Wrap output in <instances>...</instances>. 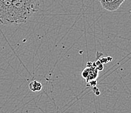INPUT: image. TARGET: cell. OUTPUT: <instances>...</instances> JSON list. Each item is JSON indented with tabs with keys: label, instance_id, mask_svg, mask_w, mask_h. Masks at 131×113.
Returning <instances> with one entry per match:
<instances>
[{
	"label": "cell",
	"instance_id": "5b68a950",
	"mask_svg": "<svg viewBox=\"0 0 131 113\" xmlns=\"http://www.w3.org/2000/svg\"><path fill=\"white\" fill-rule=\"evenodd\" d=\"M88 74H89V68L86 67L84 69V70L82 72V76L84 79H86L88 77Z\"/></svg>",
	"mask_w": 131,
	"mask_h": 113
},
{
	"label": "cell",
	"instance_id": "ba28073f",
	"mask_svg": "<svg viewBox=\"0 0 131 113\" xmlns=\"http://www.w3.org/2000/svg\"><path fill=\"white\" fill-rule=\"evenodd\" d=\"M93 92L96 95V96H99L100 94H101L99 90V89L96 87V86H94V87H93Z\"/></svg>",
	"mask_w": 131,
	"mask_h": 113
},
{
	"label": "cell",
	"instance_id": "7a4b0ae2",
	"mask_svg": "<svg viewBox=\"0 0 131 113\" xmlns=\"http://www.w3.org/2000/svg\"><path fill=\"white\" fill-rule=\"evenodd\" d=\"M102 8L109 12H114L121 7L117 0H99Z\"/></svg>",
	"mask_w": 131,
	"mask_h": 113
},
{
	"label": "cell",
	"instance_id": "3957f363",
	"mask_svg": "<svg viewBox=\"0 0 131 113\" xmlns=\"http://www.w3.org/2000/svg\"><path fill=\"white\" fill-rule=\"evenodd\" d=\"M86 67L89 68V74H88V78L85 79V81L87 83H89L90 81L96 80V79L99 76V70L96 68L95 63L88 62L87 63Z\"/></svg>",
	"mask_w": 131,
	"mask_h": 113
},
{
	"label": "cell",
	"instance_id": "8992f818",
	"mask_svg": "<svg viewBox=\"0 0 131 113\" xmlns=\"http://www.w3.org/2000/svg\"><path fill=\"white\" fill-rule=\"evenodd\" d=\"M95 65H96V68H97V70H99V71H102L103 70V69H104V66H103V65H102L101 63V62L99 61V60H97L96 62H95Z\"/></svg>",
	"mask_w": 131,
	"mask_h": 113
},
{
	"label": "cell",
	"instance_id": "8fae6325",
	"mask_svg": "<svg viewBox=\"0 0 131 113\" xmlns=\"http://www.w3.org/2000/svg\"><path fill=\"white\" fill-rule=\"evenodd\" d=\"M106 59L108 62H111L112 60V57H107Z\"/></svg>",
	"mask_w": 131,
	"mask_h": 113
},
{
	"label": "cell",
	"instance_id": "6da1fadb",
	"mask_svg": "<svg viewBox=\"0 0 131 113\" xmlns=\"http://www.w3.org/2000/svg\"><path fill=\"white\" fill-rule=\"evenodd\" d=\"M39 9V0H0V23H24Z\"/></svg>",
	"mask_w": 131,
	"mask_h": 113
},
{
	"label": "cell",
	"instance_id": "30bf717a",
	"mask_svg": "<svg viewBox=\"0 0 131 113\" xmlns=\"http://www.w3.org/2000/svg\"><path fill=\"white\" fill-rule=\"evenodd\" d=\"M117 2L119 3L120 5H122L123 3L125 2V0H117Z\"/></svg>",
	"mask_w": 131,
	"mask_h": 113
},
{
	"label": "cell",
	"instance_id": "9c48e42d",
	"mask_svg": "<svg viewBox=\"0 0 131 113\" xmlns=\"http://www.w3.org/2000/svg\"><path fill=\"white\" fill-rule=\"evenodd\" d=\"M98 60H99L102 65H104V64H106L108 62L106 58H99V59H98Z\"/></svg>",
	"mask_w": 131,
	"mask_h": 113
},
{
	"label": "cell",
	"instance_id": "277c9868",
	"mask_svg": "<svg viewBox=\"0 0 131 113\" xmlns=\"http://www.w3.org/2000/svg\"><path fill=\"white\" fill-rule=\"evenodd\" d=\"M29 89L32 92H40L42 89V84L37 81H33L29 84Z\"/></svg>",
	"mask_w": 131,
	"mask_h": 113
},
{
	"label": "cell",
	"instance_id": "52a82bcc",
	"mask_svg": "<svg viewBox=\"0 0 131 113\" xmlns=\"http://www.w3.org/2000/svg\"><path fill=\"white\" fill-rule=\"evenodd\" d=\"M88 84L87 86H93V87H94V86H96V85L97 84V81H96V80H92V81H90L89 82V83H88Z\"/></svg>",
	"mask_w": 131,
	"mask_h": 113
}]
</instances>
